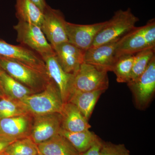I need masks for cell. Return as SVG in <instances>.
<instances>
[{
    "mask_svg": "<svg viewBox=\"0 0 155 155\" xmlns=\"http://www.w3.org/2000/svg\"><path fill=\"white\" fill-rule=\"evenodd\" d=\"M19 101L32 116L60 114L64 104L59 89L52 81L41 91L27 96Z\"/></svg>",
    "mask_w": 155,
    "mask_h": 155,
    "instance_id": "6da1fadb",
    "label": "cell"
},
{
    "mask_svg": "<svg viewBox=\"0 0 155 155\" xmlns=\"http://www.w3.org/2000/svg\"><path fill=\"white\" fill-rule=\"evenodd\" d=\"M153 48H155V19L149 20L143 26L134 27L118 41L116 59Z\"/></svg>",
    "mask_w": 155,
    "mask_h": 155,
    "instance_id": "7a4b0ae2",
    "label": "cell"
},
{
    "mask_svg": "<svg viewBox=\"0 0 155 155\" xmlns=\"http://www.w3.org/2000/svg\"><path fill=\"white\" fill-rule=\"evenodd\" d=\"M0 68L35 93L43 90L51 81L45 74L18 61L0 57Z\"/></svg>",
    "mask_w": 155,
    "mask_h": 155,
    "instance_id": "3957f363",
    "label": "cell"
},
{
    "mask_svg": "<svg viewBox=\"0 0 155 155\" xmlns=\"http://www.w3.org/2000/svg\"><path fill=\"white\" fill-rule=\"evenodd\" d=\"M138 21L129 8L118 10L97 34L91 48L119 40L135 27Z\"/></svg>",
    "mask_w": 155,
    "mask_h": 155,
    "instance_id": "277c9868",
    "label": "cell"
},
{
    "mask_svg": "<svg viewBox=\"0 0 155 155\" xmlns=\"http://www.w3.org/2000/svg\"><path fill=\"white\" fill-rule=\"evenodd\" d=\"M14 28L17 33V41L29 48L40 56L43 60L55 54L39 26L19 21Z\"/></svg>",
    "mask_w": 155,
    "mask_h": 155,
    "instance_id": "5b68a950",
    "label": "cell"
},
{
    "mask_svg": "<svg viewBox=\"0 0 155 155\" xmlns=\"http://www.w3.org/2000/svg\"><path fill=\"white\" fill-rule=\"evenodd\" d=\"M109 85L107 72L84 62L75 74L71 93L75 91H105Z\"/></svg>",
    "mask_w": 155,
    "mask_h": 155,
    "instance_id": "8992f818",
    "label": "cell"
},
{
    "mask_svg": "<svg viewBox=\"0 0 155 155\" xmlns=\"http://www.w3.org/2000/svg\"><path fill=\"white\" fill-rule=\"evenodd\" d=\"M44 13V19L40 28L53 49L58 45L68 41L67 21L60 10L48 5Z\"/></svg>",
    "mask_w": 155,
    "mask_h": 155,
    "instance_id": "52a82bcc",
    "label": "cell"
},
{
    "mask_svg": "<svg viewBox=\"0 0 155 155\" xmlns=\"http://www.w3.org/2000/svg\"><path fill=\"white\" fill-rule=\"evenodd\" d=\"M127 84L132 92L137 107L142 109L146 107L155 91V56L144 72Z\"/></svg>",
    "mask_w": 155,
    "mask_h": 155,
    "instance_id": "ba28073f",
    "label": "cell"
},
{
    "mask_svg": "<svg viewBox=\"0 0 155 155\" xmlns=\"http://www.w3.org/2000/svg\"><path fill=\"white\" fill-rule=\"evenodd\" d=\"M0 57L18 61L47 74L45 62L37 54L27 48L10 44L1 38Z\"/></svg>",
    "mask_w": 155,
    "mask_h": 155,
    "instance_id": "9c48e42d",
    "label": "cell"
},
{
    "mask_svg": "<svg viewBox=\"0 0 155 155\" xmlns=\"http://www.w3.org/2000/svg\"><path fill=\"white\" fill-rule=\"evenodd\" d=\"M61 129L60 114L33 116L29 137L38 145L59 134Z\"/></svg>",
    "mask_w": 155,
    "mask_h": 155,
    "instance_id": "30bf717a",
    "label": "cell"
},
{
    "mask_svg": "<svg viewBox=\"0 0 155 155\" xmlns=\"http://www.w3.org/2000/svg\"><path fill=\"white\" fill-rule=\"evenodd\" d=\"M107 21L88 25L67 22L68 41L81 50L86 51L91 48L96 36L107 24Z\"/></svg>",
    "mask_w": 155,
    "mask_h": 155,
    "instance_id": "8fae6325",
    "label": "cell"
},
{
    "mask_svg": "<svg viewBox=\"0 0 155 155\" xmlns=\"http://www.w3.org/2000/svg\"><path fill=\"white\" fill-rule=\"evenodd\" d=\"M47 73L59 89L64 103H67L72 92L75 74L67 73L61 67L55 54L43 59Z\"/></svg>",
    "mask_w": 155,
    "mask_h": 155,
    "instance_id": "7c38bea8",
    "label": "cell"
},
{
    "mask_svg": "<svg viewBox=\"0 0 155 155\" xmlns=\"http://www.w3.org/2000/svg\"><path fill=\"white\" fill-rule=\"evenodd\" d=\"M118 41L90 48L85 51L84 62L100 70L112 71Z\"/></svg>",
    "mask_w": 155,
    "mask_h": 155,
    "instance_id": "4fadbf2b",
    "label": "cell"
},
{
    "mask_svg": "<svg viewBox=\"0 0 155 155\" xmlns=\"http://www.w3.org/2000/svg\"><path fill=\"white\" fill-rule=\"evenodd\" d=\"M54 50L58 62L67 73L75 74L84 62L86 51L81 49L69 41L58 45Z\"/></svg>",
    "mask_w": 155,
    "mask_h": 155,
    "instance_id": "5bb4252c",
    "label": "cell"
},
{
    "mask_svg": "<svg viewBox=\"0 0 155 155\" xmlns=\"http://www.w3.org/2000/svg\"><path fill=\"white\" fill-rule=\"evenodd\" d=\"M32 121L29 114L0 119V136L16 140L28 137Z\"/></svg>",
    "mask_w": 155,
    "mask_h": 155,
    "instance_id": "9a60e30c",
    "label": "cell"
},
{
    "mask_svg": "<svg viewBox=\"0 0 155 155\" xmlns=\"http://www.w3.org/2000/svg\"><path fill=\"white\" fill-rule=\"evenodd\" d=\"M61 128L69 132L89 130L91 126L80 111L74 104L64 103L61 114Z\"/></svg>",
    "mask_w": 155,
    "mask_h": 155,
    "instance_id": "2e32d148",
    "label": "cell"
},
{
    "mask_svg": "<svg viewBox=\"0 0 155 155\" xmlns=\"http://www.w3.org/2000/svg\"><path fill=\"white\" fill-rule=\"evenodd\" d=\"M39 152L44 155H81L64 136L59 134L38 145Z\"/></svg>",
    "mask_w": 155,
    "mask_h": 155,
    "instance_id": "e0dca14e",
    "label": "cell"
},
{
    "mask_svg": "<svg viewBox=\"0 0 155 155\" xmlns=\"http://www.w3.org/2000/svg\"><path fill=\"white\" fill-rule=\"evenodd\" d=\"M0 91L3 97L19 101L34 92L15 80L0 68Z\"/></svg>",
    "mask_w": 155,
    "mask_h": 155,
    "instance_id": "ac0fdd59",
    "label": "cell"
},
{
    "mask_svg": "<svg viewBox=\"0 0 155 155\" xmlns=\"http://www.w3.org/2000/svg\"><path fill=\"white\" fill-rule=\"evenodd\" d=\"M104 91H75L70 94L67 102L73 104L87 120L90 118L96 104Z\"/></svg>",
    "mask_w": 155,
    "mask_h": 155,
    "instance_id": "d6986e66",
    "label": "cell"
},
{
    "mask_svg": "<svg viewBox=\"0 0 155 155\" xmlns=\"http://www.w3.org/2000/svg\"><path fill=\"white\" fill-rule=\"evenodd\" d=\"M16 16L19 21L41 27L44 13L31 0H16Z\"/></svg>",
    "mask_w": 155,
    "mask_h": 155,
    "instance_id": "ffe728a7",
    "label": "cell"
},
{
    "mask_svg": "<svg viewBox=\"0 0 155 155\" xmlns=\"http://www.w3.org/2000/svg\"><path fill=\"white\" fill-rule=\"evenodd\" d=\"M60 134L64 136L80 153L87 150L95 141L97 136L89 130L71 132L61 128Z\"/></svg>",
    "mask_w": 155,
    "mask_h": 155,
    "instance_id": "44dd1931",
    "label": "cell"
},
{
    "mask_svg": "<svg viewBox=\"0 0 155 155\" xmlns=\"http://www.w3.org/2000/svg\"><path fill=\"white\" fill-rule=\"evenodd\" d=\"M134 54H125L116 58L112 71L119 83H128L131 79Z\"/></svg>",
    "mask_w": 155,
    "mask_h": 155,
    "instance_id": "7402d4cb",
    "label": "cell"
},
{
    "mask_svg": "<svg viewBox=\"0 0 155 155\" xmlns=\"http://www.w3.org/2000/svg\"><path fill=\"white\" fill-rule=\"evenodd\" d=\"M155 48H153L143 50L134 54L130 82L136 80L146 70L152 59L155 56Z\"/></svg>",
    "mask_w": 155,
    "mask_h": 155,
    "instance_id": "603a6c76",
    "label": "cell"
},
{
    "mask_svg": "<svg viewBox=\"0 0 155 155\" xmlns=\"http://www.w3.org/2000/svg\"><path fill=\"white\" fill-rule=\"evenodd\" d=\"M5 152L8 155H37L39 153L38 145L29 137L15 140Z\"/></svg>",
    "mask_w": 155,
    "mask_h": 155,
    "instance_id": "cb8c5ba5",
    "label": "cell"
},
{
    "mask_svg": "<svg viewBox=\"0 0 155 155\" xmlns=\"http://www.w3.org/2000/svg\"><path fill=\"white\" fill-rule=\"evenodd\" d=\"M27 114L19 101L6 97L0 98V119Z\"/></svg>",
    "mask_w": 155,
    "mask_h": 155,
    "instance_id": "d4e9b609",
    "label": "cell"
},
{
    "mask_svg": "<svg viewBox=\"0 0 155 155\" xmlns=\"http://www.w3.org/2000/svg\"><path fill=\"white\" fill-rule=\"evenodd\" d=\"M100 155H130V152L124 144L102 141Z\"/></svg>",
    "mask_w": 155,
    "mask_h": 155,
    "instance_id": "484cf974",
    "label": "cell"
},
{
    "mask_svg": "<svg viewBox=\"0 0 155 155\" xmlns=\"http://www.w3.org/2000/svg\"><path fill=\"white\" fill-rule=\"evenodd\" d=\"M102 141V140L97 136L94 143L91 147L84 152L81 153V155H100Z\"/></svg>",
    "mask_w": 155,
    "mask_h": 155,
    "instance_id": "4316f807",
    "label": "cell"
},
{
    "mask_svg": "<svg viewBox=\"0 0 155 155\" xmlns=\"http://www.w3.org/2000/svg\"><path fill=\"white\" fill-rule=\"evenodd\" d=\"M16 140H17L0 136V154L5 152L7 147Z\"/></svg>",
    "mask_w": 155,
    "mask_h": 155,
    "instance_id": "83f0119b",
    "label": "cell"
},
{
    "mask_svg": "<svg viewBox=\"0 0 155 155\" xmlns=\"http://www.w3.org/2000/svg\"><path fill=\"white\" fill-rule=\"evenodd\" d=\"M43 12L48 5L45 0H31Z\"/></svg>",
    "mask_w": 155,
    "mask_h": 155,
    "instance_id": "f1b7e54d",
    "label": "cell"
},
{
    "mask_svg": "<svg viewBox=\"0 0 155 155\" xmlns=\"http://www.w3.org/2000/svg\"><path fill=\"white\" fill-rule=\"evenodd\" d=\"M0 155H8V154L6 153L5 152H3L2 153L0 154Z\"/></svg>",
    "mask_w": 155,
    "mask_h": 155,
    "instance_id": "f546056e",
    "label": "cell"
},
{
    "mask_svg": "<svg viewBox=\"0 0 155 155\" xmlns=\"http://www.w3.org/2000/svg\"><path fill=\"white\" fill-rule=\"evenodd\" d=\"M3 97L2 94V93H1V91H0V98L2 97Z\"/></svg>",
    "mask_w": 155,
    "mask_h": 155,
    "instance_id": "4dcf8cb0",
    "label": "cell"
},
{
    "mask_svg": "<svg viewBox=\"0 0 155 155\" xmlns=\"http://www.w3.org/2000/svg\"><path fill=\"white\" fill-rule=\"evenodd\" d=\"M37 155H44L42 154H41V153H39Z\"/></svg>",
    "mask_w": 155,
    "mask_h": 155,
    "instance_id": "1f68e13d",
    "label": "cell"
}]
</instances>
